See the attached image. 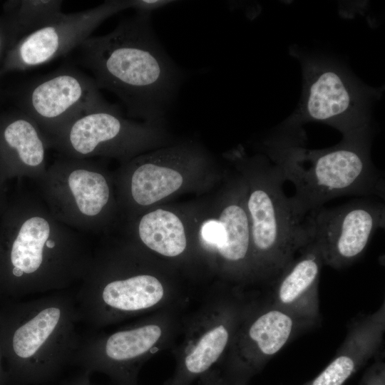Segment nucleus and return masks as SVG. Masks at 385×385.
Listing matches in <instances>:
<instances>
[{
	"instance_id": "obj_10",
	"label": "nucleus",
	"mask_w": 385,
	"mask_h": 385,
	"mask_svg": "<svg viewBox=\"0 0 385 385\" xmlns=\"http://www.w3.org/2000/svg\"><path fill=\"white\" fill-rule=\"evenodd\" d=\"M370 197L307 212L306 232L319 248L324 265L341 269L352 264L365 252L374 234L384 228V203Z\"/></svg>"
},
{
	"instance_id": "obj_6",
	"label": "nucleus",
	"mask_w": 385,
	"mask_h": 385,
	"mask_svg": "<svg viewBox=\"0 0 385 385\" xmlns=\"http://www.w3.org/2000/svg\"><path fill=\"white\" fill-rule=\"evenodd\" d=\"M75 299L81 322L101 327L163 305L170 294L157 277L133 268L124 250L93 253Z\"/></svg>"
},
{
	"instance_id": "obj_30",
	"label": "nucleus",
	"mask_w": 385,
	"mask_h": 385,
	"mask_svg": "<svg viewBox=\"0 0 385 385\" xmlns=\"http://www.w3.org/2000/svg\"><path fill=\"white\" fill-rule=\"evenodd\" d=\"M169 385H180V384H178L174 383L173 381H170Z\"/></svg>"
},
{
	"instance_id": "obj_1",
	"label": "nucleus",
	"mask_w": 385,
	"mask_h": 385,
	"mask_svg": "<svg viewBox=\"0 0 385 385\" xmlns=\"http://www.w3.org/2000/svg\"><path fill=\"white\" fill-rule=\"evenodd\" d=\"M150 16L136 13L75 50L77 63L91 71L99 89L116 95L129 116L158 125L169 111L183 76L158 42Z\"/></svg>"
},
{
	"instance_id": "obj_11",
	"label": "nucleus",
	"mask_w": 385,
	"mask_h": 385,
	"mask_svg": "<svg viewBox=\"0 0 385 385\" xmlns=\"http://www.w3.org/2000/svg\"><path fill=\"white\" fill-rule=\"evenodd\" d=\"M18 101L19 110L36 123L47 140L82 114L111 105L93 78L71 66L32 81L19 93Z\"/></svg>"
},
{
	"instance_id": "obj_26",
	"label": "nucleus",
	"mask_w": 385,
	"mask_h": 385,
	"mask_svg": "<svg viewBox=\"0 0 385 385\" xmlns=\"http://www.w3.org/2000/svg\"><path fill=\"white\" fill-rule=\"evenodd\" d=\"M173 2L169 0H130V8L134 9L136 13L151 15L153 11Z\"/></svg>"
},
{
	"instance_id": "obj_17",
	"label": "nucleus",
	"mask_w": 385,
	"mask_h": 385,
	"mask_svg": "<svg viewBox=\"0 0 385 385\" xmlns=\"http://www.w3.org/2000/svg\"><path fill=\"white\" fill-rule=\"evenodd\" d=\"M46 137L21 110L0 117V161L14 174L38 180L47 170Z\"/></svg>"
},
{
	"instance_id": "obj_4",
	"label": "nucleus",
	"mask_w": 385,
	"mask_h": 385,
	"mask_svg": "<svg viewBox=\"0 0 385 385\" xmlns=\"http://www.w3.org/2000/svg\"><path fill=\"white\" fill-rule=\"evenodd\" d=\"M0 307V349L9 375L38 382L73 361L82 338L75 297L66 290Z\"/></svg>"
},
{
	"instance_id": "obj_20",
	"label": "nucleus",
	"mask_w": 385,
	"mask_h": 385,
	"mask_svg": "<svg viewBox=\"0 0 385 385\" xmlns=\"http://www.w3.org/2000/svg\"><path fill=\"white\" fill-rule=\"evenodd\" d=\"M229 197L217 218L222 237L215 250L228 274L240 279L255 278L244 185L232 190Z\"/></svg>"
},
{
	"instance_id": "obj_28",
	"label": "nucleus",
	"mask_w": 385,
	"mask_h": 385,
	"mask_svg": "<svg viewBox=\"0 0 385 385\" xmlns=\"http://www.w3.org/2000/svg\"><path fill=\"white\" fill-rule=\"evenodd\" d=\"M4 363V361L3 356L0 349V385H2L4 378V370H3Z\"/></svg>"
},
{
	"instance_id": "obj_21",
	"label": "nucleus",
	"mask_w": 385,
	"mask_h": 385,
	"mask_svg": "<svg viewBox=\"0 0 385 385\" xmlns=\"http://www.w3.org/2000/svg\"><path fill=\"white\" fill-rule=\"evenodd\" d=\"M137 234L146 247L164 257L180 256L187 247L183 224L169 210L158 209L143 215L137 225Z\"/></svg>"
},
{
	"instance_id": "obj_5",
	"label": "nucleus",
	"mask_w": 385,
	"mask_h": 385,
	"mask_svg": "<svg viewBox=\"0 0 385 385\" xmlns=\"http://www.w3.org/2000/svg\"><path fill=\"white\" fill-rule=\"evenodd\" d=\"M245 204L249 217L255 278H276L309 243L304 215L283 190L284 180L265 156L245 160Z\"/></svg>"
},
{
	"instance_id": "obj_19",
	"label": "nucleus",
	"mask_w": 385,
	"mask_h": 385,
	"mask_svg": "<svg viewBox=\"0 0 385 385\" xmlns=\"http://www.w3.org/2000/svg\"><path fill=\"white\" fill-rule=\"evenodd\" d=\"M171 149L135 159L123 168L121 192L129 207L154 204L180 189L183 178L177 168L169 165Z\"/></svg>"
},
{
	"instance_id": "obj_14",
	"label": "nucleus",
	"mask_w": 385,
	"mask_h": 385,
	"mask_svg": "<svg viewBox=\"0 0 385 385\" xmlns=\"http://www.w3.org/2000/svg\"><path fill=\"white\" fill-rule=\"evenodd\" d=\"M245 310L232 300H217L204 307L188 324L177 356L171 381L188 385L224 360Z\"/></svg>"
},
{
	"instance_id": "obj_18",
	"label": "nucleus",
	"mask_w": 385,
	"mask_h": 385,
	"mask_svg": "<svg viewBox=\"0 0 385 385\" xmlns=\"http://www.w3.org/2000/svg\"><path fill=\"white\" fill-rule=\"evenodd\" d=\"M383 304L356 322L332 361L304 385H344L380 348L385 329Z\"/></svg>"
},
{
	"instance_id": "obj_3",
	"label": "nucleus",
	"mask_w": 385,
	"mask_h": 385,
	"mask_svg": "<svg viewBox=\"0 0 385 385\" xmlns=\"http://www.w3.org/2000/svg\"><path fill=\"white\" fill-rule=\"evenodd\" d=\"M304 140L302 128L281 125L263 143L265 156L293 185L292 197L304 215L344 195L384 200V175L371 161V136L343 138L320 150L307 148Z\"/></svg>"
},
{
	"instance_id": "obj_7",
	"label": "nucleus",
	"mask_w": 385,
	"mask_h": 385,
	"mask_svg": "<svg viewBox=\"0 0 385 385\" xmlns=\"http://www.w3.org/2000/svg\"><path fill=\"white\" fill-rule=\"evenodd\" d=\"M296 54L302 68V96L296 111L282 125L302 128L317 122L336 128L344 138L371 136L370 107L376 91L334 61Z\"/></svg>"
},
{
	"instance_id": "obj_9",
	"label": "nucleus",
	"mask_w": 385,
	"mask_h": 385,
	"mask_svg": "<svg viewBox=\"0 0 385 385\" xmlns=\"http://www.w3.org/2000/svg\"><path fill=\"white\" fill-rule=\"evenodd\" d=\"M154 125L126 119L118 106L111 104L77 117L47 140L61 158L128 159L157 141L159 130Z\"/></svg>"
},
{
	"instance_id": "obj_16",
	"label": "nucleus",
	"mask_w": 385,
	"mask_h": 385,
	"mask_svg": "<svg viewBox=\"0 0 385 385\" xmlns=\"http://www.w3.org/2000/svg\"><path fill=\"white\" fill-rule=\"evenodd\" d=\"M275 278L273 304L304 322L319 314L318 285L323 263L317 246L310 242Z\"/></svg>"
},
{
	"instance_id": "obj_24",
	"label": "nucleus",
	"mask_w": 385,
	"mask_h": 385,
	"mask_svg": "<svg viewBox=\"0 0 385 385\" xmlns=\"http://www.w3.org/2000/svg\"><path fill=\"white\" fill-rule=\"evenodd\" d=\"M359 385H385V365L377 361L371 366L363 375Z\"/></svg>"
},
{
	"instance_id": "obj_27",
	"label": "nucleus",
	"mask_w": 385,
	"mask_h": 385,
	"mask_svg": "<svg viewBox=\"0 0 385 385\" xmlns=\"http://www.w3.org/2000/svg\"><path fill=\"white\" fill-rule=\"evenodd\" d=\"M12 46L9 31L3 18H0V68L5 56Z\"/></svg>"
},
{
	"instance_id": "obj_23",
	"label": "nucleus",
	"mask_w": 385,
	"mask_h": 385,
	"mask_svg": "<svg viewBox=\"0 0 385 385\" xmlns=\"http://www.w3.org/2000/svg\"><path fill=\"white\" fill-rule=\"evenodd\" d=\"M200 385H246L247 382L233 377L221 367H216L201 377Z\"/></svg>"
},
{
	"instance_id": "obj_2",
	"label": "nucleus",
	"mask_w": 385,
	"mask_h": 385,
	"mask_svg": "<svg viewBox=\"0 0 385 385\" xmlns=\"http://www.w3.org/2000/svg\"><path fill=\"white\" fill-rule=\"evenodd\" d=\"M11 233L0 246V298L66 290L88 272L93 253L83 233L56 220L37 192L12 213Z\"/></svg>"
},
{
	"instance_id": "obj_12",
	"label": "nucleus",
	"mask_w": 385,
	"mask_h": 385,
	"mask_svg": "<svg viewBox=\"0 0 385 385\" xmlns=\"http://www.w3.org/2000/svg\"><path fill=\"white\" fill-rule=\"evenodd\" d=\"M170 319L153 318L108 334L82 339L73 361L102 371L118 385H135L141 365L168 342Z\"/></svg>"
},
{
	"instance_id": "obj_25",
	"label": "nucleus",
	"mask_w": 385,
	"mask_h": 385,
	"mask_svg": "<svg viewBox=\"0 0 385 385\" xmlns=\"http://www.w3.org/2000/svg\"><path fill=\"white\" fill-rule=\"evenodd\" d=\"M202 236L207 242L216 249L222 237V230L218 220H212L206 222L202 227Z\"/></svg>"
},
{
	"instance_id": "obj_8",
	"label": "nucleus",
	"mask_w": 385,
	"mask_h": 385,
	"mask_svg": "<svg viewBox=\"0 0 385 385\" xmlns=\"http://www.w3.org/2000/svg\"><path fill=\"white\" fill-rule=\"evenodd\" d=\"M36 183L52 215L83 234L101 231L112 216L111 180L105 169L90 159L61 158Z\"/></svg>"
},
{
	"instance_id": "obj_22",
	"label": "nucleus",
	"mask_w": 385,
	"mask_h": 385,
	"mask_svg": "<svg viewBox=\"0 0 385 385\" xmlns=\"http://www.w3.org/2000/svg\"><path fill=\"white\" fill-rule=\"evenodd\" d=\"M60 0L9 1L2 17L9 31L13 45L24 36L57 19L63 13Z\"/></svg>"
},
{
	"instance_id": "obj_15",
	"label": "nucleus",
	"mask_w": 385,
	"mask_h": 385,
	"mask_svg": "<svg viewBox=\"0 0 385 385\" xmlns=\"http://www.w3.org/2000/svg\"><path fill=\"white\" fill-rule=\"evenodd\" d=\"M302 322L273 304L245 310L222 368L247 382L284 347Z\"/></svg>"
},
{
	"instance_id": "obj_29",
	"label": "nucleus",
	"mask_w": 385,
	"mask_h": 385,
	"mask_svg": "<svg viewBox=\"0 0 385 385\" xmlns=\"http://www.w3.org/2000/svg\"><path fill=\"white\" fill-rule=\"evenodd\" d=\"M73 385H89V384H88V381L87 379H85L79 380L78 381L75 383Z\"/></svg>"
},
{
	"instance_id": "obj_13",
	"label": "nucleus",
	"mask_w": 385,
	"mask_h": 385,
	"mask_svg": "<svg viewBox=\"0 0 385 385\" xmlns=\"http://www.w3.org/2000/svg\"><path fill=\"white\" fill-rule=\"evenodd\" d=\"M130 8V0L107 1L85 11L63 14L24 36L6 53L0 76L41 66L77 48L105 20Z\"/></svg>"
}]
</instances>
